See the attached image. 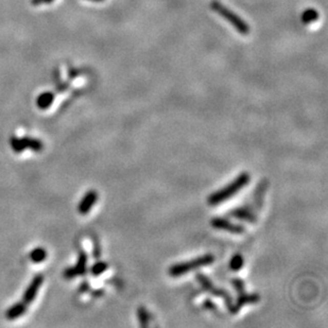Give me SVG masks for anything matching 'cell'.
<instances>
[{"instance_id": "6da1fadb", "label": "cell", "mask_w": 328, "mask_h": 328, "mask_svg": "<svg viewBox=\"0 0 328 328\" xmlns=\"http://www.w3.org/2000/svg\"><path fill=\"white\" fill-rule=\"evenodd\" d=\"M251 181V176L249 172H242L240 173L235 180H233L230 184H227L226 186L211 193L207 198V203L210 206H217L227 200H230L234 195H236L241 189H244Z\"/></svg>"}, {"instance_id": "7a4b0ae2", "label": "cell", "mask_w": 328, "mask_h": 328, "mask_svg": "<svg viewBox=\"0 0 328 328\" xmlns=\"http://www.w3.org/2000/svg\"><path fill=\"white\" fill-rule=\"evenodd\" d=\"M215 261V256L211 254H205L202 256H199V257L191 259L189 261H185V263H179L174 264L171 266L168 270V273L170 276L172 277H179L182 275L187 274L191 271H194L196 269H200L202 267L210 266Z\"/></svg>"}, {"instance_id": "3957f363", "label": "cell", "mask_w": 328, "mask_h": 328, "mask_svg": "<svg viewBox=\"0 0 328 328\" xmlns=\"http://www.w3.org/2000/svg\"><path fill=\"white\" fill-rule=\"evenodd\" d=\"M210 8H211L212 11H215L216 13H218L219 15L222 16L225 20L229 21L240 34L248 35L250 33L249 25L241 17H239L236 13H234L230 9H227L221 3L212 2L210 4Z\"/></svg>"}, {"instance_id": "277c9868", "label": "cell", "mask_w": 328, "mask_h": 328, "mask_svg": "<svg viewBox=\"0 0 328 328\" xmlns=\"http://www.w3.org/2000/svg\"><path fill=\"white\" fill-rule=\"evenodd\" d=\"M195 278L200 282V285H201V287L206 292H208L209 294L216 296V297H221L224 301L226 307L229 308L230 312L232 313V315H235V303H234V299L229 291H226L223 288H217L215 285L212 283V281L203 273H198L195 275Z\"/></svg>"}, {"instance_id": "5b68a950", "label": "cell", "mask_w": 328, "mask_h": 328, "mask_svg": "<svg viewBox=\"0 0 328 328\" xmlns=\"http://www.w3.org/2000/svg\"><path fill=\"white\" fill-rule=\"evenodd\" d=\"M232 283L234 288L236 289L238 295H237V301L235 303V315L240 311L242 307H245L246 305H251V304H256L259 302L260 296L257 293H247L246 292V287H245V281L241 278H234L232 280Z\"/></svg>"}, {"instance_id": "8992f818", "label": "cell", "mask_w": 328, "mask_h": 328, "mask_svg": "<svg viewBox=\"0 0 328 328\" xmlns=\"http://www.w3.org/2000/svg\"><path fill=\"white\" fill-rule=\"evenodd\" d=\"M210 224L213 229L224 231V232H229V233L236 234V235L246 233V227L244 225L233 223L230 220L221 218V217H215L213 219H211Z\"/></svg>"}, {"instance_id": "52a82bcc", "label": "cell", "mask_w": 328, "mask_h": 328, "mask_svg": "<svg viewBox=\"0 0 328 328\" xmlns=\"http://www.w3.org/2000/svg\"><path fill=\"white\" fill-rule=\"evenodd\" d=\"M86 265H88V255L84 252H81L79 255L77 265L75 267H70L64 271L65 278L71 279L79 275H84L86 273Z\"/></svg>"}, {"instance_id": "ba28073f", "label": "cell", "mask_w": 328, "mask_h": 328, "mask_svg": "<svg viewBox=\"0 0 328 328\" xmlns=\"http://www.w3.org/2000/svg\"><path fill=\"white\" fill-rule=\"evenodd\" d=\"M42 281H44V275L37 274L32 279V281L29 283V286H28V288L26 289V291L24 293V296H23V302L26 305H29L34 301V298L37 295V292H38V290H39V288L41 286Z\"/></svg>"}, {"instance_id": "9c48e42d", "label": "cell", "mask_w": 328, "mask_h": 328, "mask_svg": "<svg viewBox=\"0 0 328 328\" xmlns=\"http://www.w3.org/2000/svg\"><path fill=\"white\" fill-rule=\"evenodd\" d=\"M98 200V193L96 190H90L86 192L81 200V202L78 206V211L81 215H88V213L92 210L94 205L96 204Z\"/></svg>"}, {"instance_id": "30bf717a", "label": "cell", "mask_w": 328, "mask_h": 328, "mask_svg": "<svg viewBox=\"0 0 328 328\" xmlns=\"http://www.w3.org/2000/svg\"><path fill=\"white\" fill-rule=\"evenodd\" d=\"M230 216L235 219L246 221L249 223H255L256 221H257V218H256L254 211L250 207H247V206L233 208L230 211Z\"/></svg>"}, {"instance_id": "8fae6325", "label": "cell", "mask_w": 328, "mask_h": 328, "mask_svg": "<svg viewBox=\"0 0 328 328\" xmlns=\"http://www.w3.org/2000/svg\"><path fill=\"white\" fill-rule=\"evenodd\" d=\"M267 187H268L267 181L264 180V181H261V182L258 183L257 188H256V190H255V193H254V203H255V206H256V208H257V210H260L261 207H263L264 196H265V194H266Z\"/></svg>"}, {"instance_id": "7c38bea8", "label": "cell", "mask_w": 328, "mask_h": 328, "mask_svg": "<svg viewBox=\"0 0 328 328\" xmlns=\"http://www.w3.org/2000/svg\"><path fill=\"white\" fill-rule=\"evenodd\" d=\"M26 310H27V305H26L24 302L16 303L15 305L11 306V307L7 310V312H6V318H7L8 320H10V321L15 320V319L21 317L23 315H25Z\"/></svg>"}, {"instance_id": "4fadbf2b", "label": "cell", "mask_w": 328, "mask_h": 328, "mask_svg": "<svg viewBox=\"0 0 328 328\" xmlns=\"http://www.w3.org/2000/svg\"><path fill=\"white\" fill-rule=\"evenodd\" d=\"M53 100H54V95L52 93L46 92V93L40 94L37 97L36 104H37L38 108H40V110H47L52 104Z\"/></svg>"}, {"instance_id": "5bb4252c", "label": "cell", "mask_w": 328, "mask_h": 328, "mask_svg": "<svg viewBox=\"0 0 328 328\" xmlns=\"http://www.w3.org/2000/svg\"><path fill=\"white\" fill-rule=\"evenodd\" d=\"M20 139L26 149L30 148L34 152H40L42 149H44V145H42V142L39 139L31 138V137H23Z\"/></svg>"}, {"instance_id": "9a60e30c", "label": "cell", "mask_w": 328, "mask_h": 328, "mask_svg": "<svg viewBox=\"0 0 328 328\" xmlns=\"http://www.w3.org/2000/svg\"><path fill=\"white\" fill-rule=\"evenodd\" d=\"M319 19V12L316 9H307L301 15V21L305 25H309L315 23Z\"/></svg>"}, {"instance_id": "2e32d148", "label": "cell", "mask_w": 328, "mask_h": 328, "mask_svg": "<svg viewBox=\"0 0 328 328\" xmlns=\"http://www.w3.org/2000/svg\"><path fill=\"white\" fill-rule=\"evenodd\" d=\"M30 260L34 264H40L44 261L47 258V252L44 248H35L34 250L31 251L30 255Z\"/></svg>"}, {"instance_id": "e0dca14e", "label": "cell", "mask_w": 328, "mask_h": 328, "mask_svg": "<svg viewBox=\"0 0 328 328\" xmlns=\"http://www.w3.org/2000/svg\"><path fill=\"white\" fill-rule=\"evenodd\" d=\"M244 266H245V258L242 257V255L235 254L230 261V269L234 271V272H238V271H240Z\"/></svg>"}, {"instance_id": "ac0fdd59", "label": "cell", "mask_w": 328, "mask_h": 328, "mask_svg": "<svg viewBox=\"0 0 328 328\" xmlns=\"http://www.w3.org/2000/svg\"><path fill=\"white\" fill-rule=\"evenodd\" d=\"M137 318L141 326H148L150 322V315L145 307H138L137 309Z\"/></svg>"}, {"instance_id": "d6986e66", "label": "cell", "mask_w": 328, "mask_h": 328, "mask_svg": "<svg viewBox=\"0 0 328 328\" xmlns=\"http://www.w3.org/2000/svg\"><path fill=\"white\" fill-rule=\"evenodd\" d=\"M107 268H108V265L105 261H98L91 268V273L94 276H99L102 273H104L107 270Z\"/></svg>"}, {"instance_id": "ffe728a7", "label": "cell", "mask_w": 328, "mask_h": 328, "mask_svg": "<svg viewBox=\"0 0 328 328\" xmlns=\"http://www.w3.org/2000/svg\"><path fill=\"white\" fill-rule=\"evenodd\" d=\"M10 145H11V148L13 149V151L15 153H21L26 150V148L24 147L23 142H21V139L18 137H15V136H13L10 139Z\"/></svg>"}, {"instance_id": "44dd1931", "label": "cell", "mask_w": 328, "mask_h": 328, "mask_svg": "<svg viewBox=\"0 0 328 328\" xmlns=\"http://www.w3.org/2000/svg\"><path fill=\"white\" fill-rule=\"evenodd\" d=\"M203 307L206 308V309H209V310H213V309H216L217 306L215 305V303H213L212 301H210V299H205L204 303H203Z\"/></svg>"}, {"instance_id": "7402d4cb", "label": "cell", "mask_w": 328, "mask_h": 328, "mask_svg": "<svg viewBox=\"0 0 328 328\" xmlns=\"http://www.w3.org/2000/svg\"><path fill=\"white\" fill-rule=\"evenodd\" d=\"M80 292H86V291H89L90 290V285H89V282L88 281H83L82 283H81V286H80Z\"/></svg>"}, {"instance_id": "603a6c76", "label": "cell", "mask_w": 328, "mask_h": 328, "mask_svg": "<svg viewBox=\"0 0 328 328\" xmlns=\"http://www.w3.org/2000/svg\"><path fill=\"white\" fill-rule=\"evenodd\" d=\"M102 294H103V290H102V289L96 290V291H94V292H93V295H94V296H96V297H98V296H102Z\"/></svg>"}, {"instance_id": "cb8c5ba5", "label": "cell", "mask_w": 328, "mask_h": 328, "mask_svg": "<svg viewBox=\"0 0 328 328\" xmlns=\"http://www.w3.org/2000/svg\"><path fill=\"white\" fill-rule=\"evenodd\" d=\"M51 2H53V0H34V4H41V3L49 4Z\"/></svg>"}, {"instance_id": "d4e9b609", "label": "cell", "mask_w": 328, "mask_h": 328, "mask_svg": "<svg viewBox=\"0 0 328 328\" xmlns=\"http://www.w3.org/2000/svg\"><path fill=\"white\" fill-rule=\"evenodd\" d=\"M92 2H103V0H92Z\"/></svg>"}]
</instances>
